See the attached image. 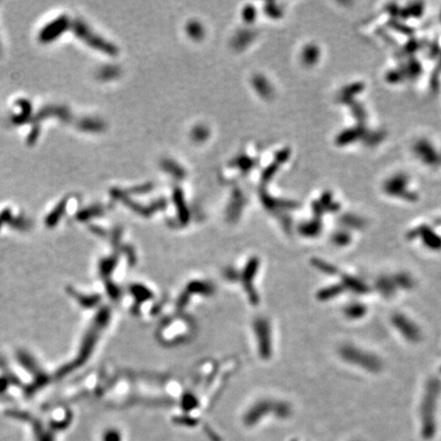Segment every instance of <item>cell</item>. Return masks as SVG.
Instances as JSON below:
<instances>
[{
	"label": "cell",
	"mask_w": 441,
	"mask_h": 441,
	"mask_svg": "<svg viewBox=\"0 0 441 441\" xmlns=\"http://www.w3.org/2000/svg\"><path fill=\"white\" fill-rule=\"evenodd\" d=\"M341 354L346 360L355 364H359L360 366H363V369L369 371L377 372L381 366L380 360L373 354L365 353L362 350L352 346H346L342 348Z\"/></svg>",
	"instance_id": "1"
},
{
	"label": "cell",
	"mask_w": 441,
	"mask_h": 441,
	"mask_svg": "<svg viewBox=\"0 0 441 441\" xmlns=\"http://www.w3.org/2000/svg\"><path fill=\"white\" fill-rule=\"evenodd\" d=\"M103 441H120V435L117 431H107L103 436Z\"/></svg>",
	"instance_id": "3"
},
{
	"label": "cell",
	"mask_w": 441,
	"mask_h": 441,
	"mask_svg": "<svg viewBox=\"0 0 441 441\" xmlns=\"http://www.w3.org/2000/svg\"><path fill=\"white\" fill-rule=\"evenodd\" d=\"M393 324L399 330V332H401L402 336L406 337L408 340L417 341L421 336L420 331L415 326V324L402 315L395 316L393 318Z\"/></svg>",
	"instance_id": "2"
}]
</instances>
